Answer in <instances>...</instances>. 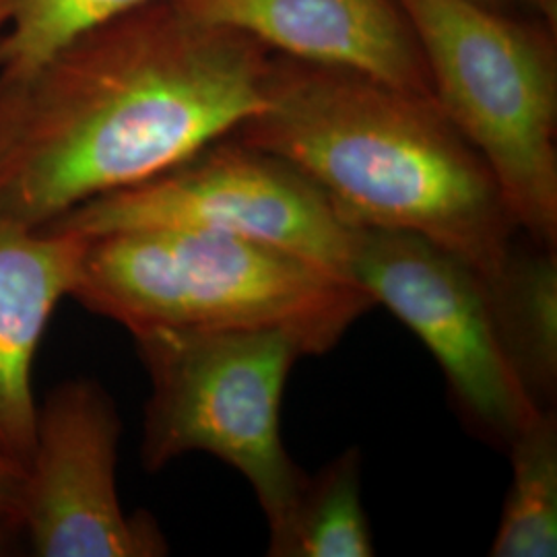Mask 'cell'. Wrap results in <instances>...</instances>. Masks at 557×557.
<instances>
[{
  "label": "cell",
  "instance_id": "cell-1",
  "mask_svg": "<svg viewBox=\"0 0 557 557\" xmlns=\"http://www.w3.org/2000/svg\"><path fill=\"white\" fill-rule=\"evenodd\" d=\"M257 48L149 0L0 79V218L44 227L236 133L267 106Z\"/></svg>",
  "mask_w": 557,
  "mask_h": 557
},
{
  "label": "cell",
  "instance_id": "cell-2",
  "mask_svg": "<svg viewBox=\"0 0 557 557\" xmlns=\"http://www.w3.org/2000/svg\"><path fill=\"white\" fill-rule=\"evenodd\" d=\"M239 140L296 168L356 227L418 234L496 278L520 230L475 147L432 96L354 71L271 66Z\"/></svg>",
  "mask_w": 557,
  "mask_h": 557
},
{
  "label": "cell",
  "instance_id": "cell-3",
  "mask_svg": "<svg viewBox=\"0 0 557 557\" xmlns=\"http://www.w3.org/2000/svg\"><path fill=\"white\" fill-rule=\"evenodd\" d=\"M71 298L156 331H283L306 356L337 345L374 301L345 278L273 246L209 230L149 227L89 238Z\"/></svg>",
  "mask_w": 557,
  "mask_h": 557
},
{
  "label": "cell",
  "instance_id": "cell-4",
  "mask_svg": "<svg viewBox=\"0 0 557 557\" xmlns=\"http://www.w3.org/2000/svg\"><path fill=\"white\" fill-rule=\"evenodd\" d=\"M432 96L498 182L522 236L557 248V71L547 44L478 0H395Z\"/></svg>",
  "mask_w": 557,
  "mask_h": 557
},
{
  "label": "cell",
  "instance_id": "cell-5",
  "mask_svg": "<svg viewBox=\"0 0 557 557\" xmlns=\"http://www.w3.org/2000/svg\"><path fill=\"white\" fill-rule=\"evenodd\" d=\"M135 338L151 382L140 457L147 471L207 453L239 471L277 524L306 473L281 438L287 376L306 356L283 331H156Z\"/></svg>",
  "mask_w": 557,
  "mask_h": 557
},
{
  "label": "cell",
  "instance_id": "cell-6",
  "mask_svg": "<svg viewBox=\"0 0 557 557\" xmlns=\"http://www.w3.org/2000/svg\"><path fill=\"white\" fill-rule=\"evenodd\" d=\"M44 227L85 238L149 227L209 230L273 246L356 283V225L296 168L232 135Z\"/></svg>",
  "mask_w": 557,
  "mask_h": 557
},
{
  "label": "cell",
  "instance_id": "cell-7",
  "mask_svg": "<svg viewBox=\"0 0 557 557\" xmlns=\"http://www.w3.org/2000/svg\"><path fill=\"white\" fill-rule=\"evenodd\" d=\"M351 273L374 304L386 306L430 349L460 416L485 442L506 450L529 418L545 409L518 379L487 285L465 260L418 234L356 227Z\"/></svg>",
  "mask_w": 557,
  "mask_h": 557
},
{
  "label": "cell",
  "instance_id": "cell-8",
  "mask_svg": "<svg viewBox=\"0 0 557 557\" xmlns=\"http://www.w3.org/2000/svg\"><path fill=\"white\" fill-rule=\"evenodd\" d=\"M120 436L116 405L100 382L64 380L48 393L38 407L20 522L34 556L168 554L158 522L120 504Z\"/></svg>",
  "mask_w": 557,
  "mask_h": 557
},
{
  "label": "cell",
  "instance_id": "cell-9",
  "mask_svg": "<svg viewBox=\"0 0 557 557\" xmlns=\"http://www.w3.org/2000/svg\"><path fill=\"white\" fill-rule=\"evenodd\" d=\"M172 4L190 20L277 48L296 62L354 71L403 91L432 96L418 41L395 0H172Z\"/></svg>",
  "mask_w": 557,
  "mask_h": 557
},
{
  "label": "cell",
  "instance_id": "cell-10",
  "mask_svg": "<svg viewBox=\"0 0 557 557\" xmlns=\"http://www.w3.org/2000/svg\"><path fill=\"white\" fill-rule=\"evenodd\" d=\"M89 238L0 218V448L27 467L38 421L34 361Z\"/></svg>",
  "mask_w": 557,
  "mask_h": 557
},
{
  "label": "cell",
  "instance_id": "cell-11",
  "mask_svg": "<svg viewBox=\"0 0 557 557\" xmlns=\"http://www.w3.org/2000/svg\"><path fill=\"white\" fill-rule=\"evenodd\" d=\"M487 285L502 345L539 407H556L557 248L518 236Z\"/></svg>",
  "mask_w": 557,
  "mask_h": 557
},
{
  "label": "cell",
  "instance_id": "cell-12",
  "mask_svg": "<svg viewBox=\"0 0 557 557\" xmlns=\"http://www.w3.org/2000/svg\"><path fill=\"white\" fill-rule=\"evenodd\" d=\"M271 557H372L374 539L361 504V453L347 448L306 475L277 524L269 527Z\"/></svg>",
  "mask_w": 557,
  "mask_h": 557
},
{
  "label": "cell",
  "instance_id": "cell-13",
  "mask_svg": "<svg viewBox=\"0 0 557 557\" xmlns=\"http://www.w3.org/2000/svg\"><path fill=\"white\" fill-rule=\"evenodd\" d=\"M512 483L490 556H557L556 407L539 409L506 448Z\"/></svg>",
  "mask_w": 557,
  "mask_h": 557
},
{
  "label": "cell",
  "instance_id": "cell-14",
  "mask_svg": "<svg viewBox=\"0 0 557 557\" xmlns=\"http://www.w3.org/2000/svg\"><path fill=\"white\" fill-rule=\"evenodd\" d=\"M149 0H11L0 34V79L34 71L64 46Z\"/></svg>",
  "mask_w": 557,
  "mask_h": 557
},
{
  "label": "cell",
  "instance_id": "cell-15",
  "mask_svg": "<svg viewBox=\"0 0 557 557\" xmlns=\"http://www.w3.org/2000/svg\"><path fill=\"white\" fill-rule=\"evenodd\" d=\"M25 467L17 458L11 457L0 448V520H11L20 524L25 499Z\"/></svg>",
  "mask_w": 557,
  "mask_h": 557
},
{
  "label": "cell",
  "instance_id": "cell-16",
  "mask_svg": "<svg viewBox=\"0 0 557 557\" xmlns=\"http://www.w3.org/2000/svg\"><path fill=\"white\" fill-rule=\"evenodd\" d=\"M15 533H21L20 524H15L11 520H0V556L7 554Z\"/></svg>",
  "mask_w": 557,
  "mask_h": 557
},
{
  "label": "cell",
  "instance_id": "cell-17",
  "mask_svg": "<svg viewBox=\"0 0 557 557\" xmlns=\"http://www.w3.org/2000/svg\"><path fill=\"white\" fill-rule=\"evenodd\" d=\"M9 11H11V0H0V34L9 20Z\"/></svg>",
  "mask_w": 557,
  "mask_h": 557
},
{
  "label": "cell",
  "instance_id": "cell-18",
  "mask_svg": "<svg viewBox=\"0 0 557 557\" xmlns=\"http://www.w3.org/2000/svg\"><path fill=\"white\" fill-rule=\"evenodd\" d=\"M478 2H481V4H487V7H498L499 2H504V0H478Z\"/></svg>",
  "mask_w": 557,
  "mask_h": 557
}]
</instances>
